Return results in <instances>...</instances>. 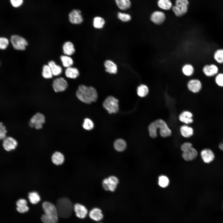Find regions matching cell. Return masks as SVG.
<instances>
[{
  "mask_svg": "<svg viewBox=\"0 0 223 223\" xmlns=\"http://www.w3.org/2000/svg\"><path fill=\"white\" fill-rule=\"evenodd\" d=\"M118 7L122 10H126L131 7V3L130 0H115Z\"/></svg>",
  "mask_w": 223,
  "mask_h": 223,
  "instance_id": "cell-30",
  "label": "cell"
},
{
  "mask_svg": "<svg viewBox=\"0 0 223 223\" xmlns=\"http://www.w3.org/2000/svg\"><path fill=\"white\" fill-rule=\"evenodd\" d=\"M48 65L51 69L53 75L58 76L62 73V69L61 67L56 64L54 61H50L48 63Z\"/></svg>",
  "mask_w": 223,
  "mask_h": 223,
  "instance_id": "cell-27",
  "label": "cell"
},
{
  "mask_svg": "<svg viewBox=\"0 0 223 223\" xmlns=\"http://www.w3.org/2000/svg\"><path fill=\"white\" fill-rule=\"evenodd\" d=\"M158 129L160 136L163 138L169 137L172 134V131L166 123L162 119H158L151 122L148 126L149 135L151 138H154L157 137Z\"/></svg>",
  "mask_w": 223,
  "mask_h": 223,
  "instance_id": "cell-1",
  "label": "cell"
},
{
  "mask_svg": "<svg viewBox=\"0 0 223 223\" xmlns=\"http://www.w3.org/2000/svg\"><path fill=\"white\" fill-rule=\"evenodd\" d=\"M45 213L41 217L43 223H58L59 216L55 206L53 203L45 201L42 204Z\"/></svg>",
  "mask_w": 223,
  "mask_h": 223,
  "instance_id": "cell-3",
  "label": "cell"
},
{
  "mask_svg": "<svg viewBox=\"0 0 223 223\" xmlns=\"http://www.w3.org/2000/svg\"><path fill=\"white\" fill-rule=\"evenodd\" d=\"M165 14L160 11L154 12L151 15V21L156 24H162L165 20Z\"/></svg>",
  "mask_w": 223,
  "mask_h": 223,
  "instance_id": "cell-19",
  "label": "cell"
},
{
  "mask_svg": "<svg viewBox=\"0 0 223 223\" xmlns=\"http://www.w3.org/2000/svg\"><path fill=\"white\" fill-rule=\"evenodd\" d=\"M63 49V53L68 56L72 55L75 51L73 44L70 42H66L64 44Z\"/></svg>",
  "mask_w": 223,
  "mask_h": 223,
  "instance_id": "cell-23",
  "label": "cell"
},
{
  "mask_svg": "<svg viewBox=\"0 0 223 223\" xmlns=\"http://www.w3.org/2000/svg\"><path fill=\"white\" fill-rule=\"evenodd\" d=\"M82 126L85 129L90 130L93 128L94 124L93 121L90 119L86 118L84 120Z\"/></svg>",
  "mask_w": 223,
  "mask_h": 223,
  "instance_id": "cell-39",
  "label": "cell"
},
{
  "mask_svg": "<svg viewBox=\"0 0 223 223\" xmlns=\"http://www.w3.org/2000/svg\"><path fill=\"white\" fill-rule=\"evenodd\" d=\"M65 75L68 78L75 79L79 76V72L77 68L70 67L67 68L66 69Z\"/></svg>",
  "mask_w": 223,
  "mask_h": 223,
  "instance_id": "cell-25",
  "label": "cell"
},
{
  "mask_svg": "<svg viewBox=\"0 0 223 223\" xmlns=\"http://www.w3.org/2000/svg\"><path fill=\"white\" fill-rule=\"evenodd\" d=\"M42 74L43 77L46 79L51 78L52 77L53 75L51 69L48 65L43 66Z\"/></svg>",
  "mask_w": 223,
  "mask_h": 223,
  "instance_id": "cell-36",
  "label": "cell"
},
{
  "mask_svg": "<svg viewBox=\"0 0 223 223\" xmlns=\"http://www.w3.org/2000/svg\"><path fill=\"white\" fill-rule=\"evenodd\" d=\"M11 6L15 8L20 7L22 4L23 0H10Z\"/></svg>",
  "mask_w": 223,
  "mask_h": 223,
  "instance_id": "cell-44",
  "label": "cell"
},
{
  "mask_svg": "<svg viewBox=\"0 0 223 223\" xmlns=\"http://www.w3.org/2000/svg\"><path fill=\"white\" fill-rule=\"evenodd\" d=\"M9 44V41L5 37H0V50L6 49Z\"/></svg>",
  "mask_w": 223,
  "mask_h": 223,
  "instance_id": "cell-42",
  "label": "cell"
},
{
  "mask_svg": "<svg viewBox=\"0 0 223 223\" xmlns=\"http://www.w3.org/2000/svg\"><path fill=\"white\" fill-rule=\"evenodd\" d=\"M118 18L124 22H129L131 20V15L128 14L119 12L117 15Z\"/></svg>",
  "mask_w": 223,
  "mask_h": 223,
  "instance_id": "cell-40",
  "label": "cell"
},
{
  "mask_svg": "<svg viewBox=\"0 0 223 223\" xmlns=\"http://www.w3.org/2000/svg\"></svg>",
  "mask_w": 223,
  "mask_h": 223,
  "instance_id": "cell-48",
  "label": "cell"
},
{
  "mask_svg": "<svg viewBox=\"0 0 223 223\" xmlns=\"http://www.w3.org/2000/svg\"><path fill=\"white\" fill-rule=\"evenodd\" d=\"M219 147L220 149L223 151V144L222 142L220 143L219 144Z\"/></svg>",
  "mask_w": 223,
  "mask_h": 223,
  "instance_id": "cell-46",
  "label": "cell"
},
{
  "mask_svg": "<svg viewBox=\"0 0 223 223\" xmlns=\"http://www.w3.org/2000/svg\"><path fill=\"white\" fill-rule=\"evenodd\" d=\"M215 82L219 86L223 87V73H220L216 75Z\"/></svg>",
  "mask_w": 223,
  "mask_h": 223,
  "instance_id": "cell-43",
  "label": "cell"
},
{
  "mask_svg": "<svg viewBox=\"0 0 223 223\" xmlns=\"http://www.w3.org/2000/svg\"><path fill=\"white\" fill-rule=\"evenodd\" d=\"M59 217L63 219L69 218L72 215L73 206L71 201L66 198L59 199L55 206Z\"/></svg>",
  "mask_w": 223,
  "mask_h": 223,
  "instance_id": "cell-4",
  "label": "cell"
},
{
  "mask_svg": "<svg viewBox=\"0 0 223 223\" xmlns=\"http://www.w3.org/2000/svg\"><path fill=\"white\" fill-rule=\"evenodd\" d=\"M60 58L63 66L65 68L70 67L73 63L72 59L69 56L62 55Z\"/></svg>",
  "mask_w": 223,
  "mask_h": 223,
  "instance_id": "cell-31",
  "label": "cell"
},
{
  "mask_svg": "<svg viewBox=\"0 0 223 223\" xmlns=\"http://www.w3.org/2000/svg\"><path fill=\"white\" fill-rule=\"evenodd\" d=\"M105 23L104 19L100 16H96L93 20V25L94 28L97 29H102Z\"/></svg>",
  "mask_w": 223,
  "mask_h": 223,
  "instance_id": "cell-29",
  "label": "cell"
},
{
  "mask_svg": "<svg viewBox=\"0 0 223 223\" xmlns=\"http://www.w3.org/2000/svg\"><path fill=\"white\" fill-rule=\"evenodd\" d=\"M10 41L13 48L17 50H25L28 45L27 41L24 38L17 35H12L11 37Z\"/></svg>",
  "mask_w": 223,
  "mask_h": 223,
  "instance_id": "cell-6",
  "label": "cell"
},
{
  "mask_svg": "<svg viewBox=\"0 0 223 223\" xmlns=\"http://www.w3.org/2000/svg\"><path fill=\"white\" fill-rule=\"evenodd\" d=\"M73 210L76 216L81 219L85 217L88 213V210L85 207L79 203H76L73 206Z\"/></svg>",
  "mask_w": 223,
  "mask_h": 223,
  "instance_id": "cell-16",
  "label": "cell"
},
{
  "mask_svg": "<svg viewBox=\"0 0 223 223\" xmlns=\"http://www.w3.org/2000/svg\"></svg>",
  "mask_w": 223,
  "mask_h": 223,
  "instance_id": "cell-49",
  "label": "cell"
},
{
  "mask_svg": "<svg viewBox=\"0 0 223 223\" xmlns=\"http://www.w3.org/2000/svg\"><path fill=\"white\" fill-rule=\"evenodd\" d=\"M16 210L20 213H25L29 210L27 201L24 199H20L18 200L16 202Z\"/></svg>",
  "mask_w": 223,
  "mask_h": 223,
  "instance_id": "cell-20",
  "label": "cell"
},
{
  "mask_svg": "<svg viewBox=\"0 0 223 223\" xmlns=\"http://www.w3.org/2000/svg\"><path fill=\"white\" fill-rule=\"evenodd\" d=\"M169 183V179L166 176L162 175L159 177L158 184L160 186L163 188L165 187L168 186Z\"/></svg>",
  "mask_w": 223,
  "mask_h": 223,
  "instance_id": "cell-38",
  "label": "cell"
},
{
  "mask_svg": "<svg viewBox=\"0 0 223 223\" xmlns=\"http://www.w3.org/2000/svg\"><path fill=\"white\" fill-rule=\"evenodd\" d=\"M193 115L191 112L185 111L182 112L179 115L178 118L181 122L186 124H189L193 122Z\"/></svg>",
  "mask_w": 223,
  "mask_h": 223,
  "instance_id": "cell-18",
  "label": "cell"
},
{
  "mask_svg": "<svg viewBox=\"0 0 223 223\" xmlns=\"http://www.w3.org/2000/svg\"><path fill=\"white\" fill-rule=\"evenodd\" d=\"M76 95L81 101L87 104L95 102L98 98L97 91L94 87L83 85L78 86Z\"/></svg>",
  "mask_w": 223,
  "mask_h": 223,
  "instance_id": "cell-2",
  "label": "cell"
},
{
  "mask_svg": "<svg viewBox=\"0 0 223 223\" xmlns=\"http://www.w3.org/2000/svg\"><path fill=\"white\" fill-rule=\"evenodd\" d=\"M214 60L218 63H223V49H217L214 52L213 55Z\"/></svg>",
  "mask_w": 223,
  "mask_h": 223,
  "instance_id": "cell-35",
  "label": "cell"
},
{
  "mask_svg": "<svg viewBox=\"0 0 223 223\" xmlns=\"http://www.w3.org/2000/svg\"><path fill=\"white\" fill-rule=\"evenodd\" d=\"M158 5L160 8L165 10H169L172 7V3L170 0H158Z\"/></svg>",
  "mask_w": 223,
  "mask_h": 223,
  "instance_id": "cell-33",
  "label": "cell"
},
{
  "mask_svg": "<svg viewBox=\"0 0 223 223\" xmlns=\"http://www.w3.org/2000/svg\"><path fill=\"white\" fill-rule=\"evenodd\" d=\"M17 145V141L12 137H6L3 140V147L7 151H11L15 149Z\"/></svg>",
  "mask_w": 223,
  "mask_h": 223,
  "instance_id": "cell-11",
  "label": "cell"
},
{
  "mask_svg": "<svg viewBox=\"0 0 223 223\" xmlns=\"http://www.w3.org/2000/svg\"><path fill=\"white\" fill-rule=\"evenodd\" d=\"M189 2L187 0H176L175 6L172 7V10L177 16H181L187 11Z\"/></svg>",
  "mask_w": 223,
  "mask_h": 223,
  "instance_id": "cell-7",
  "label": "cell"
},
{
  "mask_svg": "<svg viewBox=\"0 0 223 223\" xmlns=\"http://www.w3.org/2000/svg\"><path fill=\"white\" fill-rule=\"evenodd\" d=\"M89 215L90 218L96 221L102 220L103 217L101 210L98 208H94L91 210Z\"/></svg>",
  "mask_w": 223,
  "mask_h": 223,
  "instance_id": "cell-22",
  "label": "cell"
},
{
  "mask_svg": "<svg viewBox=\"0 0 223 223\" xmlns=\"http://www.w3.org/2000/svg\"><path fill=\"white\" fill-rule=\"evenodd\" d=\"M201 155L202 159L204 162L209 163L212 161L214 159L215 155L213 151L209 149H205L201 152Z\"/></svg>",
  "mask_w": 223,
  "mask_h": 223,
  "instance_id": "cell-17",
  "label": "cell"
},
{
  "mask_svg": "<svg viewBox=\"0 0 223 223\" xmlns=\"http://www.w3.org/2000/svg\"><path fill=\"white\" fill-rule=\"evenodd\" d=\"M45 117L42 114L37 113L31 118L29 125L31 128L35 127L37 129H41L42 125L45 122Z\"/></svg>",
  "mask_w": 223,
  "mask_h": 223,
  "instance_id": "cell-9",
  "label": "cell"
},
{
  "mask_svg": "<svg viewBox=\"0 0 223 223\" xmlns=\"http://www.w3.org/2000/svg\"><path fill=\"white\" fill-rule=\"evenodd\" d=\"M28 197L30 202L33 204L37 203L41 199L38 193L34 191L29 193Z\"/></svg>",
  "mask_w": 223,
  "mask_h": 223,
  "instance_id": "cell-34",
  "label": "cell"
},
{
  "mask_svg": "<svg viewBox=\"0 0 223 223\" xmlns=\"http://www.w3.org/2000/svg\"><path fill=\"white\" fill-rule=\"evenodd\" d=\"M192 147V144L189 142L183 143L181 146V149L183 152H185L189 150Z\"/></svg>",
  "mask_w": 223,
  "mask_h": 223,
  "instance_id": "cell-45",
  "label": "cell"
},
{
  "mask_svg": "<svg viewBox=\"0 0 223 223\" xmlns=\"http://www.w3.org/2000/svg\"><path fill=\"white\" fill-rule=\"evenodd\" d=\"M7 130L6 127L2 122H0V141L4 139L7 136Z\"/></svg>",
  "mask_w": 223,
  "mask_h": 223,
  "instance_id": "cell-41",
  "label": "cell"
},
{
  "mask_svg": "<svg viewBox=\"0 0 223 223\" xmlns=\"http://www.w3.org/2000/svg\"><path fill=\"white\" fill-rule=\"evenodd\" d=\"M69 19L70 22L73 24H80L83 20L81 12L79 10L72 11L69 14Z\"/></svg>",
  "mask_w": 223,
  "mask_h": 223,
  "instance_id": "cell-12",
  "label": "cell"
},
{
  "mask_svg": "<svg viewBox=\"0 0 223 223\" xmlns=\"http://www.w3.org/2000/svg\"><path fill=\"white\" fill-rule=\"evenodd\" d=\"M51 159L54 164L56 165H59L62 164L63 163L64 157L62 153L56 151L52 155Z\"/></svg>",
  "mask_w": 223,
  "mask_h": 223,
  "instance_id": "cell-26",
  "label": "cell"
},
{
  "mask_svg": "<svg viewBox=\"0 0 223 223\" xmlns=\"http://www.w3.org/2000/svg\"><path fill=\"white\" fill-rule=\"evenodd\" d=\"M149 90L148 87L144 84H141L139 86L137 89V93L138 96L141 97L146 96Z\"/></svg>",
  "mask_w": 223,
  "mask_h": 223,
  "instance_id": "cell-32",
  "label": "cell"
},
{
  "mask_svg": "<svg viewBox=\"0 0 223 223\" xmlns=\"http://www.w3.org/2000/svg\"><path fill=\"white\" fill-rule=\"evenodd\" d=\"M118 100L112 96L107 97L104 101L103 105L104 108L110 114L116 113L119 110Z\"/></svg>",
  "mask_w": 223,
  "mask_h": 223,
  "instance_id": "cell-5",
  "label": "cell"
},
{
  "mask_svg": "<svg viewBox=\"0 0 223 223\" xmlns=\"http://www.w3.org/2000/svg\"><path fill=\"white\" fill-rule=\"evenodd\" d=\"M222 143H223V142H222Z\"/></svg>",
  "mask_w": 223,
  "mask_h": 223,
  "instance_id": "cell-47",
  "label": "cell"
},
{
  "mask_svg": "<svg viewBox=\"0 0 223 223\" xmlns=\"http://www.w3.org/2000/svg\"><path fill=\"white\" fill-rule=\"evenodd\" d=\"M52 87L55 92H62L67 89L68 87V83L63 78L60 77L53 80Z\"/></svg>",
  "mask_w": 223,
  "mask_h": 223,
  "instance_id": "cell-10",
  "label": "cell"
},
{
  "mask_svg": "<svg viewBox=\"0 0 223 223\" xmlns=\"http://www.w3.org/2000/svg\"><path fill=\"white\" fill-rule=\"evenodd\" d=\"M182 71L184 75L187 76H190L193 73L194 69L191 65L187 64L183 67Z\"/></svg>",
  "mask_w": 223,
  "mask_h": 223,
  "instance_id": "cell-37",
  "label": "cell"
},
{
  "mask_svg": "<svg viewBox=\"0 0 223 223\" xmlns=\"http://www.w3.org/2000/svg\"><path fill=\"white\" fill-rule=\"evenodd\" d=\"M180 132L181 135L186 138L190 137L194 134L193 128L186 125H183L181 127Z\"/></svg>",
  "mask_w": 223,
  "mask_h": 223,
  "instance_id": "cell-24",
  "label": "cell"
},
{
  "mask_svg": "<svg viewBox=\"0 0 223 223\" xmlns=\"http://www.w3.org/2000/svg\"><path fill=\"white\" fill-rule=\"evenodd\" d=\"M197 155V151L192 147L188 151L183 152L182 154V157L185 160L189 161L195 158Z\"/></svg>",
  "mask_w": 223,
  "mask_h": 223,
  "instance_id": "cell-21",
  "label": "cell"
},
{
  "mask_svg": "<svg viewBox=\"0 0 223 223\" xmlns=\"http://www.w3.org/2000/svg\"><path fill=\"white\" fill-rule=\"evenodd\" d=\"M119 183L118 178L114 176H111L104 179L102 182L103 188L107 191H114Z\"/></svg>",
  "mask_w": 223,
  "mask_h": 223,
  "instance_id": "cell-8",
  "label": "cell"
},
{
  "mask_svg": "<svg viewBox=\"0 0 223 223\" xmlns=\"http://www.w3.org/2000/svg\"><path fill=\"white\" fill-rule=\"evenodd\" d=\"M127 146L125 141L122 139L116 140L114 143L115 149L118 151H122L126 148Z\"/></svg>",
  "mask_w": 223,
  "mask_h": 223,
  "instance_id": "cell-28",
  "label": "cell"
},
{
  "mask_svg": "<svg viewBox=\"0 0 223 223\" xmlns=\"http://www.w3.org/2000/svg\"><path fill=\"white\" fill-rule=\"evenodd\" d=\"M104 66L105 71L110 74H115L118 72L117 65L111 60H106L104 62Z\"/></svg>",
  "mask_w": 223,
  "mask_h": 223,
  "instance_id": "cell-14",
  "label": "cell"
},
{
  "mask_svg": "<svg viewBox=\"0 0 223 223\" xmlns=\"http://www.w3.org/2000/svg\"><path fill=\"white\" fill-rule=\"evenodd\" d=\"M202 85L201 81L198 79H192L187 84V87L191 92L195 93L199 92L201 89Z\"/></svg>",
  "mask_w": 223,
  "mask_h": 223,
  "instance_id": "cell-15",
  "label": "cell"
},
{
  "mask_svg": "<svg viewBox=\"0 0 223 223\" xmlns=\"http://www.w3.org/2000/svg\"><path fill=\"white\" fill-rule=\"evenodd\" d=\"M219 69L218 67L214 64H206L203 68L204 74L208 77H212L218 74Z\"/></svg>",
  "mask_w": 223,
  "mask_h": 223,
  "instance_id": "cell-13",
  "label": "cell"
}]
</instances>
